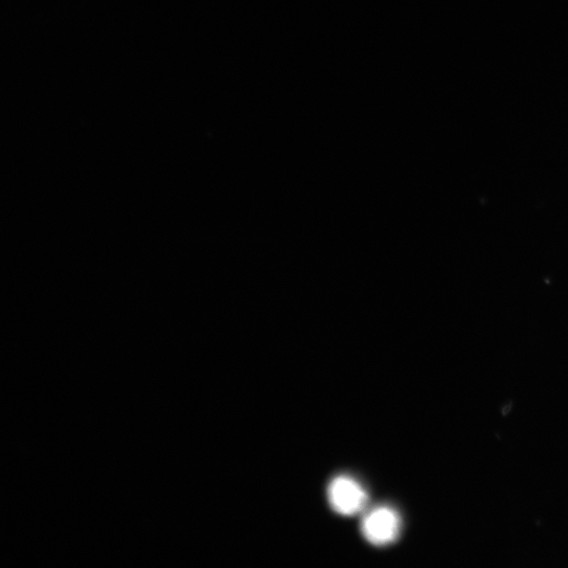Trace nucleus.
Instances as JSON below:
<instances>
[{
    "label": "nucleus",
    "mask_w": 568,
    "mask_h": 568,
    "mask_svg": "<svg viewBox=\"0 0 568 568\" xmlns=\"http://www.w3.org/2000/svg\"><path fill=\"white\" fill-rule=\"evenodd\" d=\"M399 515L389 507H378L362 520V534L371 544L388 545L397 540L400 534Z\"/></svg>",
    "instance_id": "nucleus-1"
},
{
    "label": "nucleus",
    "mask_w": 568,
    "mask_h": 568,
    "mask_svg": "<svg viewBox=\"0 0 568 568\" xmlns=\"http://www.w3.org/2000/svg\"><path fill=\"white\" fill-rule=\"evenodd\" d=\"M332 509L342 516L360 513L368 502V495L352 478L338 477L332 481L328 491Z\"/></svg>",
    "instance_id": "nucleus-2"
}]
</instances>
